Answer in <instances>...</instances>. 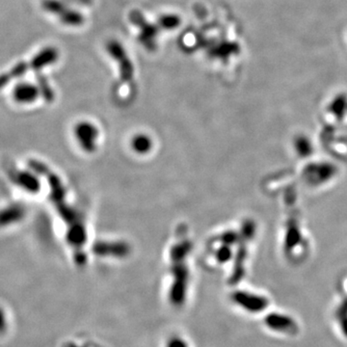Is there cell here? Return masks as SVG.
Masks as SVG:
<instances>
[{
    "mask_svg": "<svg viewBox=\"0 0 347 347\" xmlns=\"http://www.w3.org/2000/svg\"><path fill=\"white\" fill-rule=\"evenodd\" d=\"M265 324L273 331L285 334L293 335L298 331L296 322L288 315L273 313L265 317Z\"/></svg>",
    "mask_w": 347,
    "mask_h": 347,
    "instance_id": "cell-6",
    "label": "cell"
},
{
    "mask_svg": "<svg viewBox=\"0 0 347 347\" xmlns=\"http://www.w3.org/2000/svg\"><path fill=\"white\" fill-rule=\"evenodd\" d=\"M80 1H82L83 3H90L91 2V0H80Z\"/></svg>",
    "mask_w": 347,
    "mask_h": 347,
    "instance_id": "cell-16",
    "label": "cell"
},
{
    "mask_svg": "<svg viewBox=\"0 0 347 347\" xmlns=\"http://www.w3.org/2000/svg\"><path fill=\"white\" fill-rule=\"evenodd\" d=\"M29 68H30L29 65H27L25 62H20L12 68L11 72L9 73V75L11 76L12 79L20 78L27 73Z\"/></svg>",
    "mask_w": 347,
    "mask_h": 347,
    "instance_id": "cell-13",
    "label": "cell"
},
{
    "mask_svg": "<svg viewBox=\"0 0 347 347\" xmlns=\"http://www.w3.org/2000/svg\"><path fill=\"white\" fill-rule=\"evenodd\" d=\"M107 51L118 63L122 80L125 82H131L134 76V67L123 45L117 41H110L107 44Z\"/></svg>",
    "mask_w": 347,
    "mask_h": 347,
    "instance_id": "cell-2",
    "label": "cell"
},
{
    "mask_svg": "<svg viewBox=\"0 0 347 347\" xmlns=\"http://www.w3.org/2000/svg\"><path fill=\"white\" fill-rule=\"evenodd\" d=\"M340 328L343 335L347 337V315L340 317Z\"/></svg>",
    "mask_w": 347,
    "mask_h": 347,
    "instance_id": "cell-15",
    "label": "cell"
},
{
    "mask_svg": "<svg viewBox=\"0 0 347 347\" xmlns=\"http://www.w3.org/2000/svg\"><path fill=\"white\" fill-rule=\"evenodd\" d=\"M181 19L177 15H164L159 18L158 25L165 30H172L179 27Z\"/></svg>",
    "mask_w": 347,
    "mask_h": 347,
    "instance_id": "cell-12",
    "label": "cell"
},
{
    "mask_svg": "<svg viewBox=\"0 0 347 347\" xmlns=\"http://www.w3.org/2000/svg\"><path fill=\"white\" fill-rule=\"evenodd\" d=\"M189 248V242L187 240H185L183 243H179L176 246H174L172 251V273L175 280L171 290V302L176 306L182 305L185 302L184 300L188 280V270L186 267L185 258L187 256Z\"/></svg>",
    "mask_w": 347,
    "mask_h": 347,
    "instance_id": "cell-1",
    "label": "cell"
},
{
    "mask_svg": "<svg viewBox=\"0 0 347 347\" xmlns=\"http://www.w3.org/2000/svg\"><path fill=\"white\" fill-rule=\"evenodd\" d=\"M37 81H38V87L41 92V96H43V98L46 99L47 101H51L54 98V94L45 76H43L42 74H38Z\"/></svg>",
    "mask_w": 347,
    "mask_h": 347,
    "instance_id": "cell-11",
    "label": "cell"
},
{
    "mask_svg": "<svg viewBox=\"0 0 347 347\" xmlns=\"http://www.w3.org/2000/svg\"><path fill=\"white\" fill-rule=\"evenodd\" d=\"M75 135L79 146L85 152H94L97 149L98 130L91 123L82 122L76 125Z\"/></svg>",
    "mask_w": 347,
    "mask_h": 347,
    "instance_id": "cell-4",
    "label": "cell"
},
{
    "mask_svg": "<svg viewBox=\"0 0 347 347\" xmlns=\"http://www.w3.org/2000/svg\"><path fill=\"white\" fill-rule=\"evenodd\" d=\"M40 95L41 92L38 85L29 82H20L13 89V98L15 101L22 104L32 103Z\"/></svg>",
    "mask_w": 347,
    "mask_h": 347,
    "instance_id": "cell-7",
    "label": "cell"
},
{
    "mask_svg": "<svg viewBox=\"0 0 347 347\" xmlns=\"http://www.w3.org/2000/svg\"><path fill=\"white\" fill-rule=\"evenodd\" d=\"M233 300L250 313H260L264 311L268 306V300L265 297L244 292L235 293L233 295Z\"/></svg>",
    "mask_w": 347,
    "mask_h": 347,
    "instance_id": "cell-5",
    "label": "cell"
},
{
    "mask_svg": "<svg viewBox=\"0 0 347 347\" xmlns=\"http://www.w3.org/2000/svg\"><path fill=\"white\" fill-rule=\"evenodd\" d=\"M42 6L44 11L57 17L62 15L69 8L63 0H43Z\"/></svg>",
    "mask_w": 347,
    "mask_h": 347,
    "instance_id": "cell-9",
    "label": "cell"
},
{
    "mask_svg": "<svg viewBox=\"0 0 347 347\" xmlns=\"http://www.w3.org/2000/svg\"><path fill=\"white\" fill-rule=\"evenodd\" d=\"M131 21L140 28L141 33L139 35V40L142 44L149 50H153L156 45V37L158 33V27L155 24H152L149 22H146L145 18L140 13L134 12L131 15Z\"/></svg>",
    "mask_w": 347,
    "mask_h": 347,
    "instance_id": "cell-3",
    "label": "cell"
},
{
    "mask_svg": "<svg viewBox=\"0 0 347 347\" xmlns=\"http://www.w3.org/2000/svg\"><path fill=\"white\" fill-rule=\"evenodd\" d=\"M12 78L9 73H4L0 75V89H3L11 82Z\"/></svg>",
    "mask_w": 347,
    "mask_h": 347,
    "instance_id": "cell-14",
    "label": "cell"
},
{
    "mask_svg": "<svg viewBox=\"0 0 347 347\" xmlns=\"http://www.w3.org/2000/svg\"><path fill=\"white\" fill-rule=\"evenodd\" d=\"M59 57L58 50L53 46H47L43 48L40 52L35 55L30 62L29 67L35 72H39L43 68L54 64Z\"/></svg>",
    "mask_w": 347,
    "mask_h": 347,
    "instance_id": "cell-8",
    "label": "cell"
},
{
    "mask_svg": "<svg viewBox=\"0 0 347 347\" xmlns=\"http://www.w3.org/2000/svg\"><path fill=\"white\" fill-rule=\"evenodd\" d=\"M131 145H132V148L135 152L144 154V153L151 151L152 142L148 136L140 134V135H137L133 138V140L131 142Z\"/></svg>",
    "mask_w": 347,
    "mask_h": 347,
    "instance_id": "cell-10",
    "label": "cell"
}]
</instances>
